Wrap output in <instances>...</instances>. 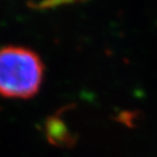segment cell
Masks as SVG:
<instances>
[{
  "label": "cell",
  "mask_w": 157,
  "mask_h": 157,
  "mask_svg": "<svg viewBox=\"0 0 157 157\" xmlns=\"http://www.w3.org/2000/svg\"><path fill=\"white\" fill-rule=\"evenodd\" d=\"M44 64L35 52L25 47L0 48V95L29 98L43 82Z\"/></svg>",
  "instance_id": "1"
},
{
  "label": "cell",
  "mask_w": 157,
  "mask_h": 157,
  "mask_svg": "<svg viewBox=\"0 0 157 157\" xmlns=\"http://www.w3.org/2000/svg\"><path fill=\"white\" fill-rule=\"evenodd\" d=\"M64 109L66 107L61 108L58 113L47 118L45 121V135L47 141L52 145H55L57 147L70 148L75 145L76 136L72 134L71 131L69 130L68 125L61 118Z\"/></svg>",
  "instance_id": "2"
},
{
  "label": "cell",
  "mask_w": 157,
  "mask_h": 157,
  "mask_svg": "<svg viewBox=\"0 0 157 157\" xmlns=\"http://www.w3.org/2000/svg\"><path fill=\"white\" fill-rule=\"evenodd\" d=\"M69 1H46V2H40V3H29V6L33 7L34 9H52L57 6H62V5H69Z\"/></svg>",
  "instance_id": "3"
}]
</instances>
